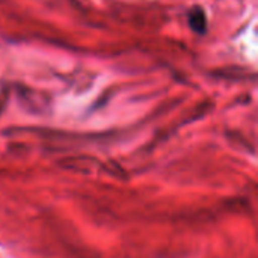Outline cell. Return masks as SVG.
Returning <instances> with one entry per match:
<instances>
[{"mask_svg": "<svg viewBox=\"0 0 258 258\" xmlns=\"http://www.w3.org/2000/svg\"><path fill=\"white\" fill-rule=\"evenodd\" d=\"M106 171H107V174H110V175H113V177H118V178H125V172L121 169V166L118 165V163H115V162H110V163H107L106 166H103Z\"/></svg>", "mask_w": 258, "mask_h": 258, "instance_id": "3957f363", "label": "cell"}, {"mask_svg": "<svg viewBox=\"0 0 258 258\" xmlns=\"http://www.w3.org/2000/svg\"><path fill=\"white\" fill-rule=\"evenodd\" d=\"M189 24L194 29V32L203 35L207 30V20H206V14L201 8H194L189 12Z\"/></svg>", "mask_w": 258, "mask_h": 258, "instance_id": "7a4b0ae2", "label": "cell"}, {"mask_svg": "<svg viewBox=\"0 0 258 258\" xmlns=\"http://www.w3.org/2000/svg\"><path fill=\"white\" fill-rule=\"evenodd\" d=\"M59 165L63 169L68 171H74V172H91L95 166H98L97 160L92 157H86V156H73V157H67L59 160Z\"/></svg>", "mask_w": 258, "mask_h": 258, "instance_id": "6da1fadb", "label": "cell"}]
</instances>
